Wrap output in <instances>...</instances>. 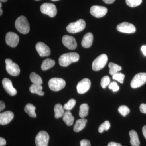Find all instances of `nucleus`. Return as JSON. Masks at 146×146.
<instances>
[{
    "label": "nucleus",
    "instance_id": "nucleus-1",
    "mask_svg": "<svg viewBox=\"0 0 146 146\" xmlns=\"http://www.w3.org/2000/svg\"><path fill=\"white\" fill-rule=\"evenodd\" d=\"M78 54L76 52L68 53L62 54L59 57V64L62 67H66L73 63L77 62L79 60Z\"/></svg>",
    "mask_w": 146,
    "mask_h": 146
},
{
    "label": "nucleus",
    "instance_id": "nucleus-2",
    "mask_svg": "<svg viewBox=\"0 0 146 146\" xmlns=\"http://www.w3.org/2000/svg\"><path fill=\"white\" fill-rule=\"evenodd\" d=\"M15 26L17 30L22 34H27L30 31L29 24L25 16L18 17L15 22Z\"/></svg>",
    "mask_w": 146,
    "mask_h": 146
},
{
    "label": "nucleus",
    "instance_id": "nucleus-3",
    "mask_svg": "<svg viewBox=\"0 0 146 146\" xmlns=\"http://www.w3.org/2000/svg\"><path fill=\"white\" fill-rule=\"evenodd\" d=\"M86 27V23L83 19H79L76 22L71 23L67 26V31L70 33H75L82 31Z\"/></svg>",
    "mask_w": 146,
    "mask_h": 146
},
{
    "label": "nucleus",
    "instance_id": "nucleus-4",
    "mask_svg": "<svg viewBox=\"0 0 146 146\" xmlns=\"http://www.w3.org/2000/svg\"><path fill=\"white\" fill-rule=\"evenodd\" d=\"M49 87L53 91H58L63 89L66 85V82L63 79L54 78L50 80L48 83Z\"/></svg>",
    "mask_w": 146,
    "mask_h": 146
},
{
    "label": "nucleus",
    "instance_id": "nucleus-5",
    "mask_svg": "<svg viewBox=\"0 0 146 146\" xmlns=\"http://www.w3.org/2000/svg\"><path fill=\"white\" fill-rule=\"evenodd\" d=\"M40 10L44 14L53 18L57 14V9L54 4L51 3H44L40 7Z\"/></svg>",
    "mask_w": 146,
    "mask_h": 146
},
{
    "label": "nucleus",
    "instance_id": "nucleus-6",
    "mask_svg": "<svg viewBox=\"0 0 146 146\" xmlns=\"http://www.w3.org/2000/svg\"><path fill=\"white\" fill-rule=\"evenodd\" d=\"M108 61V57L106 54H102L96 58L92 63V69L95 71H99L103 68Z\"/></svg>",
    "mask_w": 146,
    "mask_h": 146
},
{
    "label": "nucleus",
    "instance_id": "nucleus-7",
    "mask_svg": "<svg viewBox=\"0 0 146 146\" xmlns=\"http://www.w3.org/2000/svg\"><path fill=\"white\" fill-rule=\"evenodd\" d=\"M146 82V73H140L134 76L131 82V86L133 89L143 86Z\"/></svg>",
    "mask_w": 146,
    "mask_h": 146
},
{
    "label": "nucleus",
    "instance_id": "nucleus-8",
    "mask_svg": "<svg viewBox=\"0 0 146 146\" xmlns=\"http://www.w3.org/2000/svg\"><path fill=\"white\" fill-rule=\"evenodd\" d=\"M5 62L6 70L9 74L15 76L19 75L21 70L17 64L13 63L12 60L9 58L6 59Z\"/></svg>",
    "mask_w": 146,
    "mask_h": 146
},
{
    "label": "nucleus",
    "instance_id": "nucleus-9",
    "mask_svg": "<svg viewBox=\"0 0 146 146\" xmlns=\"http://www.w3.org/2000/svg\"><path fill=\"white\" fill-rule=\"evenodd\" d=\"M49 136L47 132L42 131L38 133L35 138L36 146H48Z\"/></svg>",
    "mask_w": 146,
    "mask_h": 146
},
{
    "label": "nucleus",
    "instance_id": "nucleus-10",
    "mask_svg": "<svg viewBox=\"0 0 146 146\" xmlns=\"http://www.w3.org/2000/svg\"><path fill=\"white\" fill-rule=\"evenodd\" d=\"M118 31L127 33H133L136 31L135 27L133 24L127 22H123L118 25L117 27Z\"/></svg>",
    "mask_w": 146,
    "mask_h": 146
},
{
    "label": "nucleus",
    "instance_id": "nucleus-11",
    "mask_svg": "<svg viewBox=\"0 0 146 146\" xmlns=\"http://www.w3.org/2000/svg\"><path fill=\"white\" fill-rule=\"evenodd\" d=\"M90 13L92 16L97 18H102L107 13L106 7L101 6L94 5L90 9Z\"/></svg>",
    "mask_w": 146,
    "mask_h": 146
},
{
    "label": "nucleus",
    "instance_id": "nucleus-12",
    "mask_svg": "<svg viewBox=\"0 0 146 146\" xmlns=\"http://www.w3.org/2000/svg\"><path fill=\"white\" fill-rule=\"evenodd\" d=\"M5 41L6 43L9 46L12 48H15L19 43V36L16 33L12 32H9L6 35Z\"/></svg>",
    "mask_w": 146,
    "mask_h": 146
},
{
    "label": "nucleus",
    "instance_id": "nucleus-13",
    "mask_svg": "<svg viewBox=\"0 0 146 146\" xmlns=\"http://www.w3.org/2000/svg\"><path fill=\"white\" fill-rule=\"evenodd\" d=\"M91 85L90 80L88 78L83 79L80 81L77 85L78 93L80 94H84L90 89Z\"/></svg>",
    "mask_w": 146,
    "mask_h": 146
},
{
    "label": "nucleus",
    "instance_id": "nucleus-14",
    "mask_svg": "<svg viewBox=\"0 0 146 146\" xmlns=\"http://www.w3.org/2000/svg\"><path fill=\"white\" fill-rule=\"evenodd\" d=\"M62 42L65 47L70 50H74L77 46L75 39L70 35H64L62 38Z\"/></svg>",
    "mask_w": 146,
    "mask_h": 146
},
{
    "label": "nucleus",
    "instance_id": "nucleus-15",
    "mask_svg": "<svg viewBox=\"0 0 146 146\" xmlns=\"http://www.w3.org/2000/svg\"><path fill=\"white\" fill-rule=\"evenodd\" d=\"M35 48L39 56L41 57L48 56L50 54L51 52L50 48L44 43L39 42L37 43Z\"/></svg>",
    "mask_w": 146,
    "mask_h": 146
},
{
    "label": "nucleus",
    "instance_id": "nucleus-16",
    "mask_svg": "<svg viewBox=\"0 0 146 146\" xmlns=\"http://www.w3.org/2000/svg\"><path fill=\"white\" fill-rule=\"evenodd\" d=\"M3 87L6 91L11 96H13L17 94V91L12 85L11 80L9 79L5 78L3 80Z\"/></svg>",
    "mask_w": 146,
    "mask_h": 146
},
{
    "label": "nucleus",
    "instance_id": "nucleus-17",
    "mask_svg": "<svg viewBox=\"0 0 146 146\" xmlns=\"http://www.w3.org/2000/svg\"><path fill=\"white\" fill-rule=\"evenodd\" d=\"M14 117V114L10 111H6L0 114V124L5 125L10 122Z\"/></svg>",
    "mask_w": 146,
    "mask_h": 146
},
{
    "label": "nucleus",
    "instance_id": "nucleus-18",
    "mask_svg": "<svg viewBox=\"0 0 146 146\" xmlns=\"http://www.w3.org/2000/svg\"><path fill=\"white\" fill-rule=\"evenodd\" d=\"M94 41V36L91 33H88L84 36L81 42L82 46L84 48H90L92 46Z\"/></svg>",
    "mask_w": 146,
    "mask_h": 146
},
{
    "label": "nucleus",
    "instance_id": "nucleus-19",
    "mask_svg": "<svg viewBox=\"0 0 146 146\" xmlns=\"http://www.w3.org/2000/svg\"><path fill=\"white\" fill-rule=\"evenodd\" d=\"M87 121V119L84 118L77 120L74 126V131L78 132L82 130L85 127Z\"/></svg>",
    "mask_w": 146,
    "mask_h": 146
},
{
    "label": "nucleus",
    "instance_id": "nucleus-20",
    "mask_svg": "<svg viewBox=\"0 0 146 146\" xmlns=\"http://www.w3.org/2000/svg\"><path fill=\"white\" fill-rule=\"evenodd\" d=\"M63 119L67 125L70 126L72 125L74 118L70 110H66L63 115Z\"/></svg>",
    "mask_w": 146,
    "mask_h": 146
},
{
    "label": "nucleus",
    "instance_id": "nucleus-21",
    "mask_svg": "<svg viewBox=\"0 0 146 146\" xmlns=\"http://www.w3.org/2000/svg\"><path fill=\"white\" fill-rule=\"evenodd\" d=\"M130 138V143L132 146H139L140 142L138 134L135 131L132 130L129 132Z\"/></svg>",
    "mask_w": 146,
    "mask_h": 146
},
{
    "label": "nucleus",
    "instance_id": "nucleus-22",
    "mask_svg": "<svg viewBox=\"0 0 146 146\" xmlns=\"http://www.w3.org/2000/svg\"><path fill=\"white\" fill-rule=\"evenodd\" d=\"M54 111L55 117L56 119L63 117L65 112L64 107L60 104H57L55 105Z\"/></svg>",
    "mask_w": 146,
    "mask_h": 146
},
{
    "label": "nucleus",
    "instance_id": "nucleus-23",
    "mask_svg": "<svg viewBox=\"0 0 146 146\" xmlns=\"http://www.w3.org/2000/svg\"><path fill=\"white\" fill-rule=\"evenodd\" d=\"M36 107L32 104L30 103L27 104L25 107V112L28 114L29 116L31 117L35 118L36 117L35 110Z\"/></svg>",
    "mask_w": 146,
    "mask_h": 146
},
{
    "label": "nucleus",
    "instance_id": "nucleus-24",
    "mask_svg": "<svg viewBox=\"0 0 146 146\" xmlns=\"http://www.w3.org/2000/svg\"><path fill=\"white\" fill-rule=\"evenodd\" d=\"M43 87L42 85H37V84H32L30 87L29 90L30 92L32 94H36L39 96H44V93L42 91Z\"/></svg>",
    "mask_w": 146,
    "mask_h": 146
},
{
    "label": "nucleus",
    "instance_id": "nucleus-25",
    "mask_svg": "<svg viewBox=\"0 0 146 146\" xmlns=\"http://www.w3.org/2000/svg\"><path fill=\"white\" fill-rule=\"evenodd\" d=\"M55 62L54 60L50 58H47L43 61L42 63L41 68L43 71H46L54 66Z\"/></svg>",
    "mask_w": 146,
    "mask_h": 146
},
{
    "label": "nucleus",
    "instance_id": "nucleus-26",
    "mask_svg": "<svg viewBox=\"0 0 146 146\" xmlns=\"http://www.w3.org/2000/svg\"><path fill=\"white\" fill-rule=\"evenodd\" d=\"M89 107L87 104H82L80 107L79 115L81 118L86 117L89 113Z\"/></svg>",
    "mask_w": 146,
    "mask_h": 146
},
{
    "label": "nucleus",
    "instance_id": "nucleus-27",
    "mask_svg": "<svg viewBox=\"0 0 146 146\" xmlns=\"http://www.w3.org/2000/svg\"><path fill=\"white\" fill-rule=\"evenodd\" d=\"M108 67L110 68V74L112 76L114 75L116 73L119 72L122 70V68L121 66L112 62L109 63Z\"/></svg>",
    "mask_w": 146,
    "mask_h": 146
},
{
    "label": "nucleus",
    "instance_id": "nucleus-28",
    "mask_svg": "<svg viewBox=\"0 0 146 146\" xmlns=\"http://www.w3.org/2000/svg\"><path fill=\"white\" fill-rule=\"evenodd\" d=\"M30 78L33 84L42 85L43 83L41 77L35 73H31L30 75Z\"/></svg>",
    "mask_w": 146,
    "mask_h": 146
},
{
    "label": "nucleus",
    "instance_id": "nucleus-29",
    "mask_svg": "<svg viewBox=\"0 0 146 146\" xmlns=\"http://www.w3.org/2000/svg\"><path fill=\"white\" fill-rule=\"evenodd\" d=\"M76 104L75 100L74 99H71L69 100L67 103L64 104L63 107L66 110H70L75 106Z\"/></svg>",
    "mask_w": 146,
    "mask_h": 146
},
{
    "label": "nucleus",
    "instance_id": "nucleus-30",
    "mask_svg": "<svg viewBox=\"0 0 146 146\" xmlns=\"http://www.w3.org/2000/svg\"><path fill=\"white\" fill-rule=\"evenodd\" d=\"M110 123L109 121H106L102 123L100 126L98 128V131L100 133H102L104 131V130L107 131L110 128Z\"/></svg>",
    "mask_w": 146,
    "mask_h": 146
},
{
    "label": "nucleus",
    "instance_id": "nucleus-31",
    "mask_svg": "<svg viewBox=\"0 0 146 146\" xmlns=\"http://www.w3.org/2000/svg\"><path fill=\"white\" fill-rule=\"evenodd\" d=\"M118 111L121 115L125 117L129 113L130 110L129 108L125 105H122L119 108Z\"/></svg>",
    "mask_w": 146,
    "mask_h": 146
},
{
    "label": "nucleus",
    "instance_id": "nucleus-32",
    "mask_svg": "<svg viewBox=\"0 0 146 146\" xmlns=\"http://www.w3.org/2000/svg\"><path fill=\"white\" fill-rule=\"evenodd\" d=\"M126 3L129 6L134 7L141 4L142 0H126Z\"/></svg>",
    "mask_w": 146,
    "mask_h": 146
},
{
    "label": "nucleus",
    "instance_id": "nucleus-33",
    "mask_svg": "<svg viewBox=\"0 0 146 146\" xmlns=\"http://www.w3.org/2000/svg\"><path fill=\"white\" fill-rule=\"evenodd\" d=\"M125 77V76L124 74L119 72L116 73L114 75L112 76V78L113 79L117 80L120 83H123Z\"/></svg>",
    "mask_w": 146,
    "mask_h": 146
},
{
    "label": "nucleus",
    "instance_id": "nucleus-34",
    "mask_svg": "<svg viewBox=\"0 0 146 146\" xmlns=\"http://www.w3.org/2000/svg\"><path fill=\"white\" fill-rule=\"evenodd\" d=\"M110 78L108 76H105L102 78L101 81V86L102 88L105 89L110 83Z\"/></svg>",
    "mask_w": 146,
    "mask_h": 146
},
{
    "label": "nucleus",
    "instance_id": "nucleus-35",
    "mask_svg": "<svg viewBox=\"0 0 146 146\" xmlns=\"http://www.w3.org/2000/svg\"><path fill=\"white\" fill-rule=\"evenodd\" d=\"M108 88L112 90L114 92H116L119 90V87L118 86L117 83L115 81L110 82L108 85Z\"/></svg>",
    "mask_w": 146,
    "mask_h": 146
},
{
    "label": "nucleus",
    "instance_id": "nucleus-36",
    "mask_svg": "<svg viewBox=\"0 0 146 146\" xmlns=\"http://www.w3.org/2000/svg\"><path fill=\"white\" fill-rule=\"evenodd\" d=\"M80 146H91L90 142L88 140L83 139L80 142Z\"/></svg>",
    "mask_w": 146,
    "mask_h": 146
},
{
    "label": "nucleus",
    "instance_id": "nucleus-37",
    "mask_svg": "<svg viewBox=\"0 0 146 146\" xmlns=\"http://www.w3.org/2000/svg\"><path fill=\"white\" fill-rule=\"evenodd\" d=\"M140 110L142 113L146 114V104H142L140 105Z\"/></svg>",
    "mask_w": 146,
    "mask_h": 146
},
{
    "label": "nucleus",
    "instance_id": "nucleus-38",
    "mask_svg": "<svg viewBox=\"0 0 146 146\" xmlns=\"http://www.w3.org/2000/svg\"><path fill=\"white\" fill-rule=\"evenodd\" d=\"M6 144V141L4 138L1 137L0 138V146H4Z\"/></svg>",
    "mask_w": 146,
    "mask_h": 146
},
{
    "label": "nucleus",
    "instance_id": "nucleus-39",
    "mask_svg": "<svg viewBox=\"0 0 146 146\" xmlns=\"http://www.w3.org/2000/svg\"><path fill=\"white\" fill-rule=\"evenodd\" d=\"M108 146H122L121 144L115 142H110L108 145Z\"/></svg>",
    "mask_w": 146,
    "mask_h": 146
},
{
    "label": "nucleus",
    "instance_id": "nucleus-40",
    "mask_svg": "<svg viewBox=\"0 0 146 146\" xmlns=\"http://www.w3.org/2000/svg\"><path fill=\"white\" fill-rule=\"evenodd\" d=\"M5 106L4 102L2 101L0 102V111H1L5 108Z\"/></svg>",
    "mask_w": 146,
    "mask_h": 146
},
{
    "label": "nucleus",
    "instance_id": "nucleus-41",
    "mask_svg": "<svg viewBox=\"0 0 146 146\" xmlns=\"http://www.w3.org/2000/svg\"><path fill=\"white\" fill-rule=\"evenodd\" d=\"M141 50L144 55L146 56V46H143L141 48Z\"/></svg>",
    "mask_w": 146,
    "mask_h": 146
},
{
    "label": "nucleus",
    "instance_id": "nucleus-42",
    "mask_svg": "<svg viewBox=\"0 0 146 146\" xmlns=\"http://www.w3.org/2000/svg\"><path fill=\"white\" fill-rule=\"evenodd\" d=\"M142 131H143V135L146 139V125L144 126L143 127Z\"/></svg>",
    "mask_w": 146,
    "mask_h": 146
},
{
    "label": "nucleus",
    "instance_id": "nucleus-43",
    "mask_svg": "<svg viewBox=\"0 0 146 146\" xmlns=\"http://www.w3.org/2000/svg\"><path fill=\"white\" fill-rule=\"evenodd\" d=\"M115 0H103L105 3L106 4H112L115 1Z\"/></svg>",
    "mask_w": 146,
    "mask_h": 146
},
{
    "label": "nucleus",
    "instance_id": "nucleus-44",
    "mask_svg": "<svg viewBox=\"0 0 146 146\" xmlns=\"http://www.w3.org/2000/svg\"><path fill=\"white\" fill-rule=\"evenodd\" d=\"M0 11H1V12H0V15L1 16L3 14V10L1 8L0 9Z\"/></svg>",
    "mask_w": 146,
    "mask_h": 146
},
{
    "label": "nucleus",
    "instance_id": "nucleus-45",
    "mask_svg": "<svg viewBox=\"0 0 146 146\" xmlns=\"http://www.w3.org/2000/svg\"><path fill=\"white\" fill-rule=\"evenodd\" d=\"M1 2H6L7 1V0H0Z\"/></svg>",
    "mask_w": 146,
    "mask_h": 146
},
{
    "label": "nucleus",
    "instance_id": "nucleus-46",
    "mask_svg": "<svg viewBox=\"0 0 146 146\" xmlns=\"http://www.w3.org/2000/svg\"><path fill=\"white\" fill-rule=\"evenodd\" d=\"M1 7H2V3H1H1H0V7H1Z\"/></svg>",
    "mask_w": 146,
    "mask_h": 146
},
{
    "label": "nucleus",
    "instance_id": "nucleus-47",
    "mask_svg": "<svg viewBox=\"0 0 146 146\" xmlns=\"http://www.w3.org/2000/svg\"><path fill=\"white\" fill-rule=\"evenodd\" d=\"M51 1H59V0H51Z\"/></svg>",
    "mask_w": 146,
    "mask_h": 146
},
{
    "label": "nucleus",
    "instance_id": "nucleus-48",
    "mask_svg": "<svg viewBox=\"0 0 146 146\" xmlns=\"http://www.w3.org/2000/svg\"><path fill=\"white\" fill-rule=\"evenodd\" d=\"M35 1H40V0H35Z\"/></svg>",
    "mask_w": 146,
    "mask_h": 146
}]
</instances>
